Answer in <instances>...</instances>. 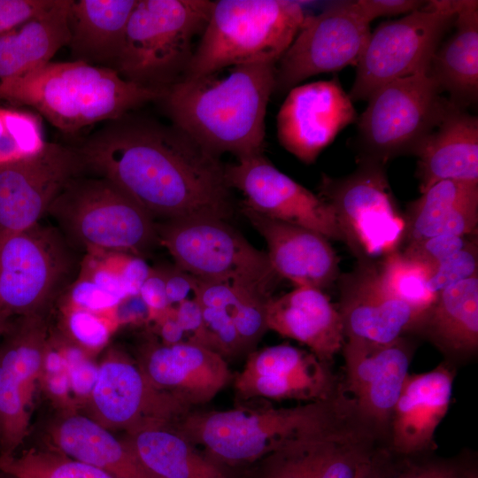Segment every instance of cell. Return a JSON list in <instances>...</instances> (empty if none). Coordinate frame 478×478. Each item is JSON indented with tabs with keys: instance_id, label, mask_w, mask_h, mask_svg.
Segmentation results:
<instances>
[{
	"instance_id": "obj_2",
	"label": "cell",
	"mask_w": 478,
	"mask_h": 478,
	"mask_svg": "<svg viewBox=\"0 0 478 478\" xmlns=\"http://www.w3.org/2000/svg\"><path fill=\"white\" fill-rule=\"evenodd\" d=\"M275 66L236 65L182 78L164 89L160 99L173 127L212 154L238 158L263 153Z\"/></svg>"
},
{
	"instance_id": "obj_3",
	"label": "cell",
	"mask_w": 478,
	"mask_h": 478,
	"mask_svg": "<svg viewBox=\"0 0 478 478\" xmlns=\"http://www.w3.org/2000/svg\"><path fill=\"white\" fill-rule=\"evenodd\" d=\"M357 420L340 393L294 407L242 404L227 410L190 411L173 428L210 459L243 472L290 441Z\"/></svg>"
},
{
	"instance_id": "obj_33",
	"label": "cell",
	"mask_w": 478,
	"mask_h": 478,
	"mask_svg": "<svg viewBox=\"0 0 478 478\" xmlns=\"http://www.w3.org/2000/svg\"><path fill=\"white\" fill-rule=\"evenodd\" d=\"M137 0H72L70 41L74 60L113 65Z\"/></svg>"
},
{
	"instance_id": "obj_49",
	"label": "cell",
	"mask_w": 478,
	"mask_h": 478,
	"mask_svg": "<svg viewBox=\"0 0 478 478\" xmlns=\"http://www.w3.org/2000/svg\"><path fill=\"white\" fill-rule=\"evenodd\" d=\"M174 316L177 322L189 335L187 341L196 342L198 338L203 324L202 310L196 298L187 299L173 306Z\"/></svg>"
},
{
	"instance_id": "obj_23",
	"label": "cell",
	"mask_w": 478,
	"mask_h": 478,
	"mask_svg": "<svg viewBox=\"0 0 478 478\" xmlns=\"http://www.w3.org/2000/svg\"><path fill=\"white\" fill-rule=\"evenodd\" d=\"M140 367L157 389L190 410L212 400L234 376L223 356L190 341L151 343Z\"/></svg>"
},
{
	"instance_id": "obj_4",
	"label": "cell",
	"mask_w": 478,
	"mask_h": 478,
	"mask_svg": "<svg viewBox=\"0 0 478 478\" xmlns=\"http://www.w3.org/2000/svg\"><path fill=\"white\" fill-rule=\"evenodd\" d=\"M163 94L164 89L126 80L112 67L81 60L50 61L0 81V99L35 109L66 133L120 120L129 111L160 99Z\"/></svg>"
},
{
	"instance_id": "obj_54",
	"label": "cell",
	"mask_w": 478,
	"mask_h": 478,
	"mask_svg": "<svg viewBox=\"0 0 478 478\" xmlns=\"http://www.w3.org/2000/svg\"><path fill=\"white\" fill-rule=\"evenodd\" d=\"M0 453H1V429H0Z\"/></svg>"
},
{
	"instance_id": "obj_55",
	"label": "cell",
	"mask_w": 478,
	"mask_h": 478,
	"mask_svg": "<svg viewBox=\"0 0 478 478\" xmlns=\"http://www.w3.org/2000/svg\"><path fill=\"white\" fill-rule=\"evenodd\" d=\"M472 478H478V476H477V475H475V476H474V477H472Z\"/></svg>"
},
{
	"instance_id": "obj_43",
	"label": "cell",
	"mask_w": 478,
	"mask_h": 478,
	"mask_svg": "<svg viewBox=\"0 0 478 478\" xmlns=\"http://www.w3.org/2000/svg\"><path fill=\"white\" fill-rule=\"evenodd\" d=\"M57 0H0V35L44 12Z\"/></svg>"
},
{
	"instance_id": "obj_21",
	"label": "cell",
	"mask_w": 478,
	"mask_h": 478,
	"mask_svg": "<svg viewBox=\"0 0 478 478\" xmlns=\"http://www.w3.org/2000/svg\"><path fill=\"white\" fill-rule=\"evenodd\" d=\"M339 306L345 339L388 343L416 333L426 312L389 294L380 281L376 263L358 262L338 280Z\"/></svg>"
},
{
	"instance_id": "obj_27",
	"label": "cell",
	"mask_w": 478,
	"mask_h": 478,
	"mask_svg": "<svg viewBox=\"0 0 478 478\" xmlns=\"http://www.w3.org/2000/svg\"><path fill=\"white\" fill-rule=\"evenodd\" d=\"M404 217L402 248L435 236L475 235L478 184L453 180L439 181L409 203Z\"/></svg>"
},
{
	"instance_id": "obj_53",
	"label": "cell",
	"mask_w": 478,
	"mask_h": 478,
	"mask_svg": "<svg viewBox=\"0 0 478 478\" xmlns=\"http://www.w3.org/2000/svg\"><path fill=\"white\" fill-rule=\"evenodd\" d=\"M0 478H16V477L5 472L0 471Z\"/></svg>"
},
{
	"instance_id": "obj_10",
	"label": "cell",
	"mask_w": 478,
	"mask_h": 478,
	"mask_svg": "<svg viewBox=\"0 0 478 478\" xmlns=\"http://www.w3.org/2000/svg\"><path fill=\"white\" fill-rule=\"evenodd\" d=\"M343 177L322 174L318 196L334 212L342 242L358 262H374L401 250L405 231L404 213L397 204L385 165L358 160Z\"/></svg>"
},
{
	"instance_id": "obj_51",
	"label": "cell",
	"mask_w": 478,
	"mask_h": 478,
	"mask_svg": "<svg viewBox=\"0 0 478 478\" xmlns=\"http://www.w3.org/2000/svg\"><path fill=\"white\" fill-rule=\"evenodd\" d=\"M162 343L171 345L183 342L185 333L174 316L173 306L156 320Z\"/></svg>"
},
{
	"instance_id": "obj_16",
	"label": "cell",
	"mask_w": 478,
	"mask_h": 478,
	"mask_svg": "<svg viewBox=\"0 0 478 478\" xmlns=\"http://www.w3.org/2000/svg\"><path fill=\"white\" fill-rule=\"evenodd\" d=\"M225 180L230 189L242 192L244 208L342 242L328 204L278 170L263 153L238 158L225 166Z\"/></svg>"
},
{
	"instance_id": "obj_15",
	"label": "cell",
	"mask_w": 478,
	"mask_h": 478,
	"mask_svg": "<svg viewBox=\"0 0 478 478\" xmlns=\"http://www.w3.org/2000/svg\"><path fill=\"white\" fill-rule=\"evenodd\" d=\"M415 346L406 336L388 343L345 339L342 348L344 381L341 393L358 418L388 443L393 410Z\"/></svg>"
},
{
	"instance_id": "obj_35",
	"label": "cell",
	"mask_w": 478,
	"mask_h": 478,
	"mask_svg": "<svg viewBox=\"0 0 478 478\" xmlns=\"http://www.w3.org/2000/svg\"><path fill=\"white\" fill-rule=\"evenodd\" d=\"M377 273L384 289L397 299L420 312H427L436 295L428 286L431 269L396 251L376 262Z\"/></svg>"
},
{
	"instance_id": "obj_8",
	"label": "cell",
	"mask_w": 478,
	"mask_h": 478,
	"mask_svg": "<svg viewBox=\"0 0 478 478\" xmlns=\"http://www.w3.org/2000/svg\"><path fill=\"white\" fill-rule=\"evenodd\" d=\"M83 257L56 226L40 221L0 232V310L46 315L77 278Z\"/></svg>"
},
{
	"instance_id": "obj_34",
	"label": "cell",
	"mask_w": 478,
	"mask_h": 478,
	"mask_svg": "<svg viewBox=\"0 0 478 478\" xmlns=\"http://www.w3.org/2000/svg\"><path fill=\"white\" fill-rule=\"evenodd\" d=\"M0 471L16 478H118L50 448L0 455Z\"/></svg>"
},
{
	"instance_id": "obj_38",
	"label": "cell",
	"mask_w": 478,
	"mask_h": 478,
	"mask_svg": "<svg viewBox=\"0 0 478 478\" xmlns=\"http://www.w3.org/2000/svg\"><path fill=\"white\" fill-rule=\"evenodd\" d=\"M66 328L81 349L96 351L108 342L111 328L101 313L66 305Z\"/></svg>"
},
{
	"instance_id": "obj_50",
	"label": "cell",
	"mask_w": 478,
	"mask_h": 478,
	"mask_svg": "<svg viewBox=\"0 0 478 478\" xmlns=\"http://www.w3.org/2000/svg\"><path fill=\"white\" fill-rule=\"evenodd\" d=\"M41 374H43L45 387L50 395L60 403H68L71 387L67 367Z\"/></svg>"
},
{
	"instance_id": "obj_47",
	"label": "cell",
	"mask_w": 478,
	"mask_h": 478,
	"mask_svg": "<svg viewBox=\"0 0 478 478\" xmlns=\"http://www.w3.org/2000/svg\"><path fill=\"white\" fill-rule=\"evenodd\" d=\"M426 1L420 0H358L355 4L361 15L370 23L380 17L408 14L422 8Z\"/></svg>"
},
{
	"instance_id": "obj_25",
	"label": "cell",
	"mask_w": 478,
	"mask_h": 478,
	"mask_svg": "<svg viewBox=\"0 0 478 478\" xmlns=\"http://www.w3.org/2000/svg\"><path fill=\"white\" fill-rule=\"evenodd\" d=\"M267 330L305 345L320 361L330 364L345 335L338 309L323 290L296 287L271 297L266 306Z\"/></svg>"
},
{
	"instance_id": "obj_52",
	"label": "cell",
	"mask_w": 478,
	"mask_h": 478,
	"mask_svg": "<svg viewBox=\"0 0 478 478\" xmlns=\"http://www.w3.org/2000/svg\"><path fill=\"white\" fill-rule=\"evenodd\" d=\"M10 317L0 310V339L8 324Z\"/></svg>"
},
{
	"instance_id": "obj_6",
	"label": "cell",
	"mask_w": 478,
	"mask_h": 478,
	"mask_svg": "<svg viewBox=\"0 0 478 478\" xmlns=\"http://www.w3.org/2000/svg\"><path fill=\"white\" fill-rule=\"evenodd\" d=\"M212 6L209 0H137L113 69L126 80L159 89L180 81Z\"/></svg>"
},
{
	"instance_id": "obj_12",
	"label": "cell",
	"mask_w": 478,
	"mask_h": 478,
	"mask_svg": "<svg viewBox=\"0 0 478 478\" xmlns=\"http://www.w3.org/2000/svg\"><path fill=\"white\" fill-rule=\"evenodd\" d=\"M405 458L361 421L290 441L248 470L250 478H389Z\"/></svg>"
},
{
	"instance_id": "obj_13",
	"label": "cell",
	"mask_w": 478,
	"mask_h": 478,
	"mask_svg": "<svg viewBox=\"0 0 478 478\" xmlns=\"http://www.w3.org/2000/svg\"><path fill=\"white\" fill-rule=\"evenodd\" d=\"M458 0H432L405 17L381 23L371 32L357 65L349 96L367 100L383 85L428 73L435 52L452 27Z\"/></svg>"
},
{
	"instance_id": "obj_45",
	"label": "cell",
	"mask_w": 478,
	"mask_h": 478,
	"mask_svg": "<svg viewBox=\"0 0 478 478\" xmlns=\"http://www.w3.org/2000/svg\"><path fill=\"white\" fill-rule=\"evenodd\" d=\"M237 297V289L228 283L197 278L195 298L203 308L224 309L233 316Z\"/></svg>"
},
{
	"instance_id": "obj_40",
	"label": "cell",
	"mask_w": 478,
	"mask_h": 478,
	"mask_svg": "<svg viewBox=\"0 0 478 478\" xmlns=\"http://www.w3.org/2000/svg\"><path fill=\"white\" fill-rule=\"evenodd\" d=\"M475 239L476 235L435 236L408 244L400 251L408 258L426 265L433 271L439 262L466 248Z\"/></svg>"
},
{
	"instance_id": "obj_41",
	"label": "cell",
	"mask_w": 478,
	"mask_h": 478,
	"mask_svg": "<svg viewBox=\"0 0 478 478\" xmlns=\"http://www.w3.org/2000/svg\"><path fill=\"white\" fill-rule=\"evenodd\" d=\"M62 297L65 298L68 306L97 313L115 311L122 302L119 297L80 273Z\"/></svg>"
},
{
	"instance_id": "obj_24",
	"label": "cell",
	"mask_w": 478,
	"mask_h": 478,
	"mask_svg": "<svg viewBox=\"0 0 478 478\" xmlns=\"http://www.w3.org/2000/svg\"><path fill=\"white\" fill-rule=\"evenodd\" d=\"M243 210L266 241L271 266L281 278L296 287L321 290L338 280L339 258L324 235L244 207Z\"/></svg>"
},
{
	"instance_id": "obj_22",
	"label": "cell",
	"mask_w": 478,
	"mask_h": 478,
	"mask_svg": "<svg viewBox=\"0 0 478 478\" xmlns=\"http://www.w3.org/2000/svg\"><path fill=\"white\" fill-rule=\"evenodd\" d=\"M454 376L447 363L407 375L389 425L388 445L392 453L412 459L432 454L437 448L435 433L448 412Z\"/></svg>"
},
{
	"instance_id": "obj_9",
	"label": "cell",
	"mask_w": 478,
	"mask_h": 478,
	"mask_svg": "<svg viewBox=\"0 0 478 478\" xmlns=\"http://www.w3.org/2000/svg\"><path fill=\"white\" fill-rule=\"evenodd\" d=\"M428 75L418 73L375 90L357 120L358 160L387 164L417 156L442 120L449 100Z\"/></svg>"
},
{
	"instance_id": "obj_39",
	"label": "cell",
	"mask_w": 478,
	"mask_h": 478,
	"mask_svg": "<svg viewBox=\"0 0 478 478\" xmlns=\"http://www.w3.org/2000/svg\"><path fill=\"white\" fill-rule=\"evenodd\" d=\"M478 275L477 239L466 248L439 262L428 281L430 291L436 295L461 281Z\"/></svg>"
},
{
	"instance_id": "obj_17",
	"label": "cell",
	"mask_w": 478,
	"mask_h": 478,
	"mask_svg": "<svg viewBox=\"0 0 478 478\" xmlns=\"http://www.w3.org/2000/svg\"><path fill=\"white\" fill-rule=\"evenodd\" d=\"M232 382L242 402L310 403L328 400L341 393L328 364L310 351L287 343L251 351Z\"/></svg>"
},
{
	"instance_id": "obj_14",
	"label": "cell",
	"mask_w": 478,
	"mask_h": 478,
	"mask_svg": "<svg viewBox=\"0 0 478 478\" xmlns=\"http://www.w3.org/2000/svg\"><path fill=\"white\" fill-rule=\"evenodd\" d=\"M370 34V23L355 1L336 2L318 15L306 16L276 63L274 91L289 92L312 76L357 66Z\"/></svg>"
},
{
	"instance_id": "obj_20",
	"label": "cell",
	"mask_w": 478,
	"mask_h": 478,
	"mask_svg": "<svg viewBox=\"0 0 478 478\" xmlns=\"http://www.w3.org/2000/svg\"><path fill=\"white\" fill-rule=\"evenodd\" d=\"M353 102L337 78L291 89L276 117L281 145L297 159L315 162L347 126L356 123Z\"/></svg>"
},
{
	"instance_id": "obj_1",
	"label": "cell",
	"mask_w": 478,
	"mask_h": 478,
	"mask_svg": "<svg viewBox=\"0 0 478 478\" xmlns=\"http://www.w3.org/2000/svg\"><path fill=\"white\" fill-rule=\"evenodd\" d=\"M121 119L77 149L85 168L112 181L153 219L230 216V189L219 156L173 126Z\"/></svg>"
},
{
	"instance_id": "obj_26",
	"label": "cell",
	"mask_w": 478,
	"mask_h": 478,
	"mask_svg": "<svg viewBox=\"0 0 478 478\" xmlns=\"http://www.w3.org/2000/svg\"><path fill=\"white\" fill-rule=\"evenodd\" d=\"M416 157L420 193L445 180L478 184V118L449 101Z\"/></svg>"
},
{
	"instance_id": "obj_28",
	"label": "cell",
	"mask_w": 478,
	"mask_h": 478,
	"mask_svg": "<svg viewBox=\"0 0 478 478\" xmlns=\"http://www.w3.org/2000/svg\"><path fill=\"white\" fill-rule=\"evenodd\" d=\"M453 34L441 42L428 75L448 100L466 109L478 98V2L458 0Z\"/></svg>"
},
{
	"instance_id": "obj_42",
	"label": "cell",
	"mask_w": 478,
	"mask_h": 478,
	"mask_svg": "<svg viewBox=\"0 0 478 478\" xmlns=\"http://www.w3.org/2000/svg\"><path fill=\"white\" fill-rule=\"evenodd\" d=\"M71 391L80 398H89L98 375V365L87 358L79 346L63 345Z\"/></svg>"
},
{
	"instance_id": "obj_18",
	"label": "cell",
	"mask_w": 478,
	"mask_h": 478,
	"mask_svg": "<svg viewBox=\"0 0 478 478\" xmlns=\"http://www.w3.org/2000/svg\"><path fill=\"white\" fill-rule=\"evenodd\" d=\"M84 169L77 149L54 143L34 157L0 166V232L22 231L40 222Z\"/></svg>"
},
{
	"instance_id": "obj_31",
	"label": "cell",
	"mask_w": 478,
	"mask_h": 478,
	"mask_svg": "<svg viewBox=\"0 0 478 478\" xmlns=\"http://www.w3.org/2000/svg\"><path fill=\"white\" fill-rule=\"evenodd\" d=\"M416 333L451 358H467L478 348V275L437 293Z\"/></svg>"
},
{
	"instance_id": "obj_46",
	"label": "cell",
	"mask_w": 478,
	"mask_h": 478,
	"mask_svg": "<svg viewBox=\"0 0 478 478\" xmlns=\"http://www.w3.org/2000/svg\"><path fill=\"white\" fill-rule=\"evenodd\" d=\"M139 297L148 308L149 319L154 320L172 307L166 296L165 269L151 268L141 287Z\"/></svg>"
},
{
	"instance_id": "obj_36",
	"label": "cell",
	"mask_w": 478,
	"mask_h": 478,
	"mask_svg": "<svg viewBox=\"0 0 478 478\" xmlns=\"http://www.w3.org/2000/svg\"><path fill=\"white\" fill-rule=\"evenodd\" d=\"M46 143L37 115L0 108V166L34 157Z\"/></svg>"
},
{
	"instance_id": "obj_19",
	"label": "cell",
	"mask_w": 478,
	"mask_h": 478,
	"mask_svg": "<svg viewBox=\"0 0 478 478\" xmlns=\"http://www.w3.org/2000/svg\"><path fill=\"white\" fill-rule=\"evenodd\" d=\"M89 401L104 427L127 433L153 426H174L191 410L157 389L140 366L112 356L98 365Z\"/></svg>"
},
{
	"instance_id": "obj_37",
	"label": "cell",
	"mask_w": 478,
	"mask_h": 478,
	"mask_svg": "<svg viewBox=\"0 0 478 478\" xmlns=\"http://www.w3.org/2000/svg\"><path fill=\"white\" fill-rule=\"evenodd\" d=\"M475 475L476 466L469 459H445L429 454L405 459L389 478H472Z\"/></svg>"
},
{
	"instance_id": "obj_32",
	"label": "cell",
	"mask_w": 478,
	"mask_h": 478,
	"mask_svg": "<svg viewBox=\"0 0 478 478\" xmlns=\"http://www.w3.org/2000/svg\"><path fill=\"white\" fill-rule=\"evenodd\" d=\"M72 0H57L44 12L0 35V81L49 62L70 41Z\"/></svg>"
},
{
	"instance_id": "obj_44",
	"label": "cell",
	"mask_w": 478,
	"mask_h": 478,
	"mask_svg": "<svg viewBox=\"0 0 478 478\" xmlns=\"http://www.w3.org/2000/svg\"><path fill=\"white\" fill-rule=\"evenodd\" d=\"M114 264L127 297L138 296L151 267L141 256L113 252Z\"/></svg>"
},
{
	"instance_id": "obj_29",
	"label": "cell",
	"mask_w": 478,
	"mask_h": 478,
	"mask_svg": "<svg viewBox=\"0 0 478 478\" xmlns=\"http://www.w3.org/2000/svg\"><path fill=\"white\" fill-rule=\"evenodd\" d=\"M123 440L153 478H239L243 474L210 459L171 426L138 429Z\"/></svg>"
},
{
	"instance_id": "obj_48",
	"label": "cell",
	"mask_w": 478,
	"mask_h": 478,
	"mask_svg": "<svg viewBox=\"0 0 478 478\" xmlns=\"http://www.w3.org/2000/svg\"><path fill=\"white\" fill-rule=\"evenodd\" d=\"M166 272V296L171 306L187 300L195 298L197 289V278L194 275L175 267Z\"/></svg>"
},
{
	"instance_id": "obj_7",
	"label": "cell",
	"mask_w": 478,
	"mask_h": 478,
	"mask_svg": "<svg viewBox=\"0 0 478 478\" xmlns=\"http://www.w3.org/2000/svg\"><path fill=\"white\" fill-rule=\"evenodd\" d=\"M81 252L142 256L158 243L154 219L103 177L72 179L47 212Z\"/></svg>"
},
{
	"instance_id": "obj_30",
	"label": "cell",
	"mask_w": 478,
	"mask_h": 478,
	"mask_svg": "<svg viewBox=\"0 0 478 478\" xmlns=\"http://www.w3.org/2000/svg\"><path fill=\"white\" fill-rule=\"evenodd\" d=\"M53 449L75 460L104 470L118 478H153L123 439L95 419L67 413L50 428Z\"/></svg>"
},
{
	"instance_id": "obj_11",
	"label": "cell",
	"mask_w": 478,
	"mask_h": 478,
	"mask_svg": "<svg viewBox=\"0 0 478 478\" xmlns=\"http://www.w3.org/2000/svg\"><path fill=\"white\" fill-rule=\"evenodd\" d=\"M158 240L176 266L206 280L272 292L281 278L266 252L251 245L225 220L194 216L156 222Z\"/></svg>"
},
{
	"instance_id": "obj_5",
	"label": "cell",
	"mask_w": 478,
	"mask_h": 478,
	"mask_svg": "<svg viewBox=\"0 0 478 478\" xmlns=\"http://www.w3.org/2000/svg\"><path fill=\"white\" fill-rule=\"evenodd\" d=\"M305 18L297 1H212L209 19L182 78L236 65H276Z\"/></svg>"
}]
</instances>
